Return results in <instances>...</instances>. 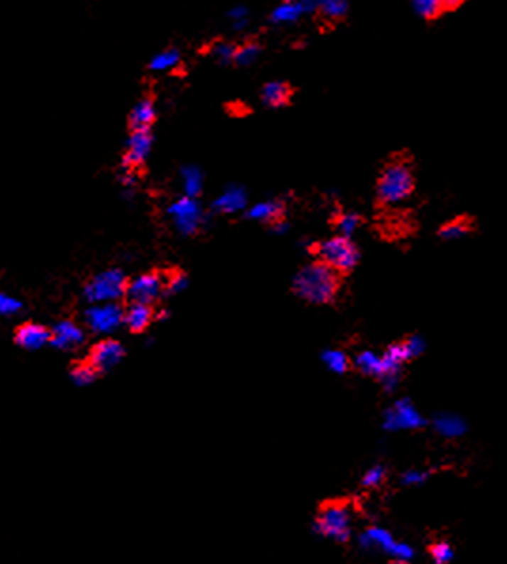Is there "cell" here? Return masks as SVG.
Wrapping results in <instances>:
<instances>
[{"instance_id": "1", "label": "cell", "mask_w": 507, "mask_h": 564, "mask_svg": "<svg viewBox=\"0 0 507 564\" xmlns=\"http://www.w3.org/2000/svg\"><path fill=\"white\" fill-rule=\"evenodd\" d=\"M341 288V275L335 269L316 260L293 277V292L307 303L327 305L333 303Z\"/></svg>"}, {"instance_id": "2", "label": "cell", "mask_w": 507, "mask_h": 564, "mask_svg": "<svg viewBox=\"0 0 507 564\" xmlns=\"http://www.w3.org/2000/svg\"><path fill=\"white\" fill-rule=\"evenodd\" d=\"M415 190V175L411 165L403 159L390 161L377 180V201L383 207L400 205L411 197Z\"/></svg>"}, {"instance_id": "3", "label": "cell", "mask_w": 507, "mask_h": 564, "mask_svg": "<svg viewBox=\"0 0 507 564\" xmlns=\"http://www.w3.org/2000/svg\"><path fill=\"white\" fill-rule=\"evenodd\" d=\"M315 534L333 542L347 543L352 538V508L350 504L332 500L322 504L312 523Z\"/></svg>"}, {"instance_id": "4", "label": "cell", "mask_w": 507, "mask_h": 564, "mask_svg": "<svg viewBox=\"0 0 507 564\" xmlns=\"http://www.w3.org/2000/svg\"><path fill=\"white\" fill-rule=\"evenodd\" d=\"M315 254L318 260L327 264V266L335 269L339 275H347V273L354 271V267L360 261V250L349 237H335L327 239L324 243L316 244Z\"/></svg>"}, {"instance_id": "5", "label": "cell", "mask_w": 507, "mask_h": 564, "mask_svg": "<svg viewBox=\"0 0 507 564\" xmlns=\"http://www.w3.org/2000/svg\"><path fill=\"white\" fill-rule=\"evenodd\" d=\"M129 281L119 269H108L91 278L84 288L85 299L91 303H112L127 298Z\"/></svg>"}, {"instance_id": "6", "label": "cell", "mask_w": 507, "mask_h": 564, "mask_svg": "<svg viewBox=\"0 0 507 564\" xmlns=\"http://www.w3.org/2000/svg\"><path fill=\"white\" fill-rule=\"evenodd\" d=\"M358 546L367 553H384L392 557L394 560H411L415 557V551L409 543L400 542L392 536V532L381 526H369L358 536Z\"/></svg>"}, {"instance_id": "7", "label": "cell", "mask_w": 507, "mask_h": 564, "mask_svg": "<svg viewBox=\"0 0 507 564\" xmlns=\"http://www.w3.org/2000/svg\"><path fill=\"white\" fill-rule=\"evenodd\" d=\"M426 418L418 411L415 403L409 398H401L394 401L392 406L384 411L383 428L386 432H398V430H418L426 426Z\"/></svg>"}, {"instance_id": "8", "label": "cell", "mask_w": 507, "mask_h": 564, "mask_svg": "<svg viewBox=\"0 0 507 564\" xmlns=\"http://www.w3.org/2000/svg\"><path fill=\"white\" fill-rule=\"evenodd\" d=\"M125 320V307L112 301V303H91L84 313L85 326L93 333H112L116 332Z\"/></svg>"}, {"instance_id": "9", "label": "cell", "mask_w": 507, "mask_h": 564, "mask_svg": "<svg viewBox=\"0 0 507 564\" xmlns=\"http://www.w3.org/2000/svg\"><path fill=\"white\" fill-rule=\"evenodd\" d=\"M169 216L173 218L176 232L182 233V235H187V237L199 232V227L203 226L205 218L197 199L187 197V195H182V197L176 199L175 203L169 205Z\"/></svg>"}, {"instance_id": "10", "label": "cell", "mask_w": 507, "mask_h": 564, "mask_svg": "<svg viewBox=\"0 0 507 564\" xmlns=\"http://www.w3.org/2000/svg\"><path fill=\"white\" fill-rule=\"evenodd\" d=\"M161 293H165V277L156 271L142 273L129 281V288H127L129 303L153 305Z\"/></svg>"}, {"instance_id": "11", "label": "cell", "mask_w": 507, "mask_h": 564, "mask_svg": "<svg viewBox=\"0 0 507 564\" xmlns=\"http://www.w3.org/2000/svg\"><path fill=\"white\" fill-rule=\"evenodd\" d=\"M125 350L121 347L119 341L116 339H102L99 343H95L91 347L89 354H87V360L93 364V366L99 369L101 373L112 369L114 366H118L121 358H124Z\"/></svg>"}, {"instance_id": "12", "label": "cell", "mask_w": 507, "mask_h": 564, "mask_svg": "<svg viewBox=\"0 0 507 564\" xmlns=\"http://www.w3.org/2000/svg\"><path fill=\"white\" fill-rule=\"evenodd\" d=\"M152 133L150 131H133L127 141V150L124 156V169L136 170L148 159L152 152Z\"/></svg>"}, {"instance_id": "13", "label": "cell", "mask_w": 507, "mask_h": 564, "mask_svg": "<svg viewBox=\"0 0 507 564\" xmlns=\"http://www.w3.org/2000/svg\"><path fill=\"white\" fill-rule=\"evenodd\" d=\"M84 327L74 320H61L51 327V345L55 349L72 350L84 343Z\"/></svg>"}, {"instance_id": "14", "label": "cell", "mask_w": 507, "mask_h": 564, "mask_svg": "<svg viewBox=\"0 0 507 564\" xmlns=\"http://www.w3.org/2000/svg\"><path fill=\"white\" fill-rule=\"evenodd\" d=\"M13 341L17 347H21L25 350H36L42 349L44 345L51 343V332L42 324L36 322H25L21 326L17 327L13 333Z\"/></svg>"}, {"instance_id": "15", "label": "cell", "mask_w": 507, "mask_h": 564, "mask_svg": "<svg viewBox=\"0 0 507 564\" xmlns=\"http://www.w3.org/2000/svg\"><path fill=\"white\" fill-rule=\"evenodd\" d=\"M432 426L440 435L443 438H449V440H457V438H462L466 432H468V423L466 418L457 415V413H449V411H441L437 413L434 418H432Z\"/></svg>"}, {"instance_id": "16", "label": "cell", "mask_w": 507, "mask_h": 564, "mask_svg": "<svg viewBox=\"0 0 507 564\" xmlns=\"http://www.w3.org/2000/svg\"><path fill=\"white\" fill-rule=\"evenodd\" d=\"M153 320H156V310L152 305L129 303L125 307L124 324L131 333H142Z\"/></svg>"}, {"instance_id": "17", "label": "cell", "mask_w": 507, "mask_h": 564, "mask_svg": "<svg viewBox=\"0 0 507 564\" xmlns=\"http://www.w3.org/2000/svg\"><path fill=\"white\" fill-rule=\"evenodd\" d=\"M246 201H249V195L244 192V188L229 186L212 203V210L220 212V215H235V212L246 209Z\"/></svg>"}, {"instance_id": "18", "label": "cell", "mask_w": 507, "mask_h": 564, "mask_svg": "<svg viewBox=\"0 0 507 564\" xmlns=\"http://www.w3.org/2000/svg\"><path fill=\"white\" fill-rule=\"evenodd\" d=\"M244 216L250 220L258 222H267V224H275V222L284 218V203L271 199V201H263V203H256L254 207H250L249 210H244Z\"/></svg>"}, {"instance_id": "19", "label": "cell", "mask_w": 507, "mask_h": 564, "mask_svg": "<svg viewBox=\"0 0 507 564\" xmlns=\"http://www.w3.org/2000/svg\"><path fill=\"white\" fill-rule=\"evenodd\" d=\"M156 121V107L152 99H141L129 114L131 131H150Z\"/></svg>"}, {"instance_id": "20", "label": "cell", "mask_w": 507, "mask_h": 564, "mask_svg": "<svg viewBox=\"0 0 507 564\" xmlns=\"http://www.w3.org/2000/svg\"><path fill=\"white\" fill-rule=\"evenodd\" d=\"M354 366L360 373L375 379H381L384 373L383 354H377L373 350H361V352H358L354 356Z\"/></svg>"}, {"instance_id": "21", "label": "cell", "mask_w": 507, "mask_h": 564, "mask_svg": "<svg viewBox=\"0 0 507 564\" xmlns=\"http://www.w3.org/2000/svg\"><path fill=\"white\" fill-rule=\"evenodd\" d=\"M292 97V90L290 85L284 84V82H269V84L263 85L261 90V101L267 104V107L278 108L284 107Z\"/></svg>"}, {"instance_id": "22", "label": "cell", "mask_w": 507, "mask_h": 564, "mask_svg": "<svg viewBox=\"0 0 507 564\" xmlns=\"http://www.w3.org/2000/svg\"><path fill=\"white\" fill-rule=\"evenodd\" d=\"M474 232V224L468 218H454V220L447 222L440 227L437 237L443 241H458V239L468 237L469 233Z\"/></svg>"}, {"instance_id": "23", "label": "cell", "mask_w": 507, "mask_h": 564, "mask_svg": "<svg viewBox=\"0 0 507 564\" xmlns=\"http://www.w3.org/2000/svg\"><path fill=\"white\" fill-rule=\"evenodd\" d=\"M182 176V186H184V195L187 197H195L201 193L203 190V173L197 169V167H184L180 173Z\"/></svg>"}, {"instance_id": "24", "label": "cell", "mask_w": 507, "mask_h": 564, "mask_svg": "<svg viewBox=\"0 0 507 564\" xmlns=\"http://www.w3.org/2000/svg\"><path fill=\"white\" fill-rule=\"evenodd\" d=\"M303 6L299 4L298 0H292V2H284V4L276 6L273 13H271V21L273 23H293L298 21L301 13H303Z\"/></svg>"}, {"instance_id": "25", "label": "cell", "mask_w": 507, "mask_h": 564, "mask_svg": "<svg viewBox=\"0 0 507 564\" xmlns=\"http://www.w3.org/2000/svg\"><path fill=\"white\" fill-rule=\"evenodd\" d=\"M99 373L101 372H99L89 360H84V362H78V364H74L72 369H70V379H72L74 384H78V386H87V384L95 383V379L99 377Z\"/></svg>"}, {"instance_id": "26", "label": "cell", "mask_w": 507, "mask_h": 564, "mask_svg": "<svg viewBox=\"0 0 507 564\" xmlns=\"http://www.w3.org/2000/svg\"><path fill=\"white\" fill-rule=\"evenodd\" d=\"M178 63H180L178 50L169 48V50L159 51L158 55H153L148 67H150V70H156V72H167V70H173V68L178 67Z\"/></svg>"}, {"instance_id": "27", "label": "cell", "mask_w": 507, "mask_h": 564, "mask_svg": "<svg viewBox=\"0 0 507 564\" xmlns=\"http://www.w3.org/2000/svg\"><path fill=\"white\" fill-rule=\"evenodd\" d=\"M322 360L333 373H339V375L350 369V358L339 349H329L326 352H322Z\"/></svg>"}, {"instance_id": "28", "label": "cell", "mask_w": 507, "mask_h": 564, "mask_svg": "<svg viewBox=\"0 0 507 564\" xmlns=\"http://www.w3.org/2000/svg\"><path fill=\"white\" fill-rule=\"evenodd\" d=\"M447 8V0H413V10L420 17L434 19Z\"/></svg>"}, {"instance_id": "29", "label": "cell", "mask_w": 507, "mask_h": 564, "mask_svg": "<svg viewBox=\"0 0 507 564\" xmlns=\"http://www.w3.org/2000/svg\"><path fill=\"white\" fill-rule=\"evenodd\" d=\"M361 226V218L354 212H343V215L337 216L335 220V229H337V235L341 237H352L356 233V229Z\"/></svg>"}, {"instance_id": "30", "label": "cell", "mask_w": 507, "mask_h": 564, "mask_svg": "<svg viewBox=\"0 0 507 564\" xmlns=\"http://www.w3.org/2000/svg\"><path fill=\"white\" fill-rule=\"evenodd\" d=\"M318 10L327 19H341L349 10V2L347 0H320Z\"/></svg>"}, {"instance_id": "31", "label": "cell", "mask_w": 507, "mask_h": 564, "mask_svg": "<svg viewBox=\"0 0 507 564\" xmlns=\"http://www.w3.org/2000/svg\"><path fill=\"white\" fill-rule=\"evenodd\" d=\"M430 557L435 564H447L454 559V549L451 548V543L435 542L430 546Z\"/></svg>"}, {"instance_id": "32", "label": "cell", "mask_w": 507, "mask_h": 564, "mask_svg": "<svg viewBox=\"0 0 507 564\" xmlns=\"http://www.w3.org/2000/svg\"><path fill=\"white\" fill-rule=\"evenodd\" d=\"M237 45L229 44V42H218V44L212 45V57H214L216 61L222 63V65H227V63L235 61V57H237Z\"/></svg>"}, {"instance_id": "33", "label": "cell", "mask_w": 507, "mask_h": 564, "mask_svg": "<svg viewBox=\"0 0 507 564\" xmlns=\"http://www.w3.org/2000/svg\"><path fill=\"white\" fill-rule=\"evenodd\" d=\"M386 479V468L383 464H375L371 468L367 470L364 477H361V485L367 487V489H375V487H381Z\"/></svg>"}, {"instance_id": "34", "label": "cell", "mask_w": 507, "mask_h": 564, "mask_svg": "<svg viewBox=\"0 0 507 564\" xmlns=\"http://www.w3.org/2000/svg\"><path fill=\"white\" fill-rule=\"evenodd\" d=\"M186 286H187V277L182 271H170L169 275L165 277V293H167V295L182 292Z\"/></svg>"}, {"instance_id": "35", "label": "cell", "mask_w": 507, "mask_h": 564, "mask_svg": "<svg viewBox=\"0 0 507 564\" xmlns=\"http://www.w3.org/2000/svg\"><path fill=\"white\" fill-rule=\"evenodd\" d=\"M259 57V45L250 42V44L241 45L237 50V57H235V63L241 65V67H246V65H252L256 59Z\"/></svg>"}, {"instance_id": "36", "label": "cell", "mask_w": 507, "mask_h": 564, "mask_svg": "<svg viewBox=\"0 0 507 564\" xmlns=\"http://www.w3.org/2000/svg\"><path fill=\"white\" fill-rule=\"evenodd\" d=\"M430 474H432V472H428V470H417V468L407 470V472H403V475H401V485L405 487L422 485V483L428 481Z\"/></svg>"}, {"instance_id": "37", "label": "cell", "mask_w": 507, "mask_h": 564, "mask_svg": "<svg viewBox=\"0 0 507 564\" xmlns=\"http://www.w3.org/2000/svg\"><path fill=\"white\" fill-rule=\"evenodd\" d=\"M403 345H405L409 360L418 358V356L424 354V350H426V341H424V337H420V335H411V337H407L405 341H403Z\"/></svg>"}, {"instance_id": "38", "label": "cell", "mask_w": 507, "mask_h": 564, "mask_svg": "<svg viewBox=\"0 0 507 564\" xmlns=\"http://www.w3.org/2000/svg\"><path fill=\"white\" fill-rule=\"evenodd\" d=\"M21 307H23L21 301H17L16 298L6 295V293L0 295V313H2V315H16V313L21 310Z\"/></svg>"}, {"instance_id": "39", "label": "cell", "mask_w": 507, "mask_h": 564, "mask_svg": "<svg viewBox=\"0 0 507 564\" xmlns=\"http://www.w3.org/2000/svg\"><path fill=\"white\" fill-rule=\"evenodd\" d=\"M229 17L233 19V25H235V23L249 21V10H246L244 6H235L233 10H229Z\"/></svg>"}, {"instance_id": "40", "label": "cell", "mask_w": 507, "mask_h": 564, "mask_svg": "<svg viewBox=\"0 0 507 564\" xmlns=\"http://www.w3.org/2000/svg\"><path fill=\"white\" fill-rule=\"evenodd\" d=\"M299 4L303 6L305 11H312L318 8V4H320V0H298Z\"/></svg>"}, {"instance_id": "41", "label": "cell", "mask_w": 507, "mask_h": 564, "mask_svg": "<svg viewBox=\"0 0 507 564\" xmlns=\"http://www.w3.org/2000/svg\"><path fill=\"white\" fill-rule=\"evenodd\" d=\"M271 229H273L275 233H286L288 232V222L284 220V218H282V220L275 222V224L271 226Z\"/></svg>"}, {"instance_id": "42", "label": "cell", "mask_w": 507, "mask_h": 564, "mask_svg": "<svg viewBox=\"0 0 507 564\" xmlns=\"http://www.w3.org/2000/svg\"><path fill=\"white\" fill-rule=\"evenodd\" d=\"M458 2H462V0H447V6H457Z\"/></svg>"}, {"instance_id": "43", "label": "cell", "mask_w": 507, "mask_h": 564, "mask_svg": "<svg viewBox=\"0 0 507 564\" xmlns=\"http://www.w3.org/2000/svg\"><path fill=\"white\" fill-rule=\"evenodd\" d=\"M392 564H411V563H409V560H394Z\"/></svg>"}, {"instance_id": "44", "label": "cell", "mask_w": 507, "mask_h": 564, "mask_svg": "<svg viewBox=\"0 0 507 564\" xmlns=\"http://www.w3.org/2000/svg\"><path fill=\"white\" fill-rule=\"evenodd\" d=\"M288 2H292V0H288Z\"/></svg>"}]
</instances>
